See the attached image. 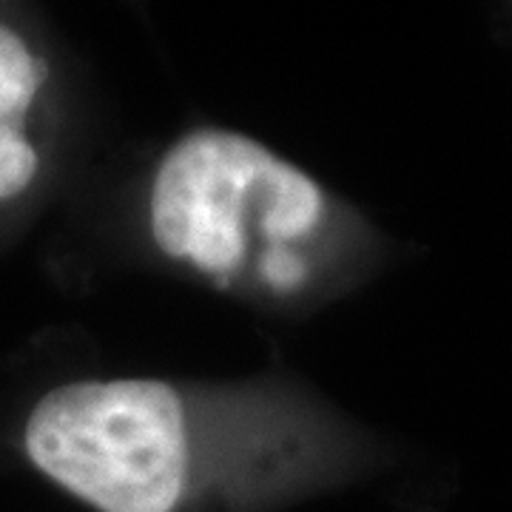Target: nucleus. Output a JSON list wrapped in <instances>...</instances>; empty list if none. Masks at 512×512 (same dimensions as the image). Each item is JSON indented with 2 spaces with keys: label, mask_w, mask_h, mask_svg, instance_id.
I'll return each instance as SVG.
<instances>
[{
  "label": "nucleus",
  "mask_w": 512,
  "mask_h": 512,
  "mask_svg": "<svg viewBox=\"0 0 512 512\" xmlns=\"http://www.w3.org/2000/svg\"><path fill=\"white\" fill-rule=\"evenodd\" d=\"M37 476L92 512H279L379 473L384 444L279 376L52 384L20 421Z\"/></svg>",
  "instance_id": "nucleus-1"
},
{
  "label": "nucleus",
  "mask_w": 512,
  "mask_h": 512,
  "mask_svg": "<svg viewBox=\"0 0 512 512\" xmlns=\"http://www.w3.org/2000/svg\"><path fill=\"white\" fill-rule=\"evenodd\" d=\"M154 256L265 311L319 308L373 274L382 237L308 168L251 134L194 126L140 188Z\"/></svg>",
  "instance_id": "nucleus-2"
},
{
  "label": "nucleus",
  "mask_w": 512,
  "mask_h": 512,
  "mask_svg": "<svg viewBox=\"0 0 512 512\" xmlns=\"http://www.w3.org/2000/svg\"><path fill=\"white\" fill-rule=\"evenodd\" d=\"M52 63L37 37L0 15V211L35 194L46 168Z\"/></svg>",
  "instance_id": "nucleus-3"
}]
</instances>
